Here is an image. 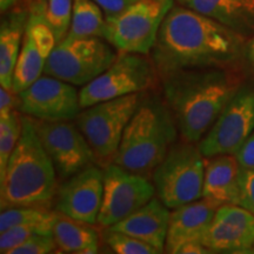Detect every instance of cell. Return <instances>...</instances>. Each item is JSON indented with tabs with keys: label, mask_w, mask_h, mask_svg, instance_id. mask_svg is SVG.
Masks as SVG:
<instances>
[{
	"label": "cell",
	"mask_w": 254,
	"mask_h": 254,
	"mask_svg": "<svg viewBox=\"0 0 254 254\" xmlns=\"http://www.w3.org/2000/svg\"><path fill=\"white\" fill-rule=\"evenodd\" d=\"M205 157L198 146L183 140L174 142L166 157L152 173L157 196L173 209L202 198Z\"/></svg>",
	"instance_id": "5"
},
{
	"label": "cell",
	"mask_w": 254,
	"mask_h": 254,
	"mask_svg": "<svg viewBox=\"0 0 254 254\" xmlns=\"http://www.w3.org/2000/svg\"><path fill=\"white\" fill-rule=\"evenodd\" d=\"M33 123L41 145L55 165L60 179H67L93 165L97 158L77 124L38 119H33Z\"/></svg>",
	"instance_id": "12"
},
{
	"label": "cell",
	"mask_w": 254,
	"mask_h": 254,
	"mask_svg": "<svg viewBox=\"0 0 254 254\" xmlns=\"http://www.w3.org/2000/svg\"><path fill=\"white\" fill-rule=\"evenodd\" d=\"M219 204L201 198L173 208L168 224L165 253L177 254L180 247L190 241H200L213 220Z\"/></svg>",
	"instance_id": "16"
},
{
	"label": "cell",
	"mask_w": 254,
	"mask_h": 254,
	"mask_svg": "<svg viewBox=\"0 0 254 254\" xmlns=\"http://www.w3.org/2000/svg\"><path fill=\"white\" fill-rule=\"evenodd\" d=\"M159 73L152 59L139 53L120 52L106 71L82 86L81 109L133 93H144L157 84Z\"/></svg>",
	"instance_id": "7"
},
{
	"label": "cell",
	"mask_w": 254,
	"mask_h": 254,
	"mask_svg": "<svg viewBox=\"0 0 254 254\" xmlns=\"http://www.w3.org/2000/svg\"><path fill=\"white\" fill-rule=\"evenodd\" d=\"M28 9L14 8L5 14L0 26V84L12 88L13 73L24 43Z\"/></svg>",
	"instance_id": "20"
},
{
	"label": "cell",
	"mask_w": 254,
	"mask_h": 254,
	"mask_svg": "<svg viewBox=\"0 0 254 254\" xmlns=\"http://www.w3.org/2000/svg\"><path fill=\"white\" fill-rule=\"evenodd\" d=\"M53 237L63 253L95 254L99 252V236L91 224L57 212Z\"/></svg>",
	"instance_id": "21"
},
{
	"label": "cell",
	"mask_w": 254,
	"mask_h": 254,
	"mask_svg": "<svg viewBox=\"0 0 254 254\" xmlns=\"http://www.w3.org/2000/svg\"><path fill=\"white\" fill-rule=\"evenodd\" d=\"M236 157L243 168H254V131L241 146Z\"/></svg>",
	"instance_id": "33"
},
{
	"label": "cell",
	"mask_w": 254,
	"mask_h": 254,
	"mask_svg": "<svg viewBox=\"0 0 254 254\" xmlns=\"http://www.w3.org/2000/svg\"><path fill=\"white\" fill-rule=\"evenodd\" d=\"M164 99L183 140L198 142L206 135L239 90L227 73L204 68L178 71L160 78Z\"/></svg>",
	"instance_id": "2"
},
{
	"label": "cell",
	"mask_w": 254,
	"mask_h": 254,
	"mask_svg": "<svg viewBox=\"0 0 254 254\" xmlns=\"http://www.w3.org/2000/svg\"><path fill=\"white\" fill-rule=\"evenodd\" d=\"M46 60L47 58L37 45L36 40L31 36L30 32L26 31L23 47L14 68L12 90L20 93L38 80L41 74H44Z\"/></svg>",
	"instance_id": "22"
},
{
	"label": "cell",
	"mask_w": 254,
	"mask_h": 254,
	"mask_svg": "<svg viewBox=\"0 0 254 254\" xmlns=\"http://www.w3.org/2000/svg\"><path fill=\"white\" fill-rule=\"evenodd\" d=\"M23 131L0 180L1 209L15 206H47L58 190L57 171L44 150L33 119L23 114Z\"/></svg>",
	"instance_id": "3"
},
{
	"label": "cell",
	"mask_w": 254,
	"mask_h": 254,
	"mask_svg": "<svg viewBox=\"0 0 254 254\" xmlns=\"http://www.w3.org/2000/svg\"><path fill=\"white\" fill-rule=\"evenodd\" d=\"M155 193L147 177L111 163L104 170V195L98 224L109 228L147 204Z\"/></svg>",
	"instance_id": "11"
},
{
	"label": "cell",
	"mask_w": 254,
	"mask_h": 254,
	"mask_svg": "<svg viewBox=\"0 0 254 254\" xmlns=\"http://www.w3.org/2000/svg\"><path fill=\"white\" fill-rule=\"evenodd\" d=\"M104 195V171L90 165L64 180L56 194V212L87 224H98Z\"/></svg>",
	"instance_id": "14"
},
{
	"label": "cell",
	"mask_w": 254,
	"mask_h": 254,
	"mask_svg": "<svg viewBox=\"0 0 254 254\" xmlns=\"http://www.w3.org/2000/svg\"><path fill=\"white\" fill-rule=\"evenodd\" d=\"M252 252H253V253H254V245H253V251H252Z\"/></svg>",
	"instance_id": "37"
},
{
	"label": "cell",
	"mask_w": 254,
	"mask_h": 254,
	"mask_svg": "<svg viewBox=\"0 0 254 254\" xmlns=\"http://www.w3.org/2000/svg\"><path fill=\"white\" fill-rule=\"evenodd\" d=\"M57 212L50 211L47 206H15L1 209L0 233L19 225L39 222L56 218Z\"/></svg>",
	"instance_id": "27"
},
{
	"label": "cell",
	"mask_w": 254,
	"mask_h": 254,
	"mask_svg": "<svg viewBox=\"0 0 254 254\" xmlns=\"http://www.w3.org/2000/svg\"><path fill=\"white\" fill-rule=\"evenodd\" d=\"M19 95L12 88L1 86L0 88V118L8 117L18 109Z\"/></svg>",
	"instance_id": "32"
},
{
	"label": "cell",
	"mask_w": 254,
	"mask_h": 254,
	"mask_svg": "<svg viewBox=\"0 0 254 254\" xmlns=\"http://www.w3.org/2000/svg\"><path fill=\"white\" fill-rule=\"evenodd\" d=\"M19 1H20V0H0V8H1V12L5 13L8 9L13 8Z\"/></svg>",
	"instance_id": "35"
},
{
	"label": "cell",
	"mask_w": 254,
	"mask_h": 254,
	"mask_svg": "<svg viewBox=\"0 0 254 254\" xmlns=\"http://www.w3.org/2000/svg\"><path fill=\"white\" fill-rule=\"evenodd\" d=\"M27 9L44 19L55 33L57 43L63 41L68 34L73 0H32Z\"/></svg>",
	"instance_id": "24"
},
{
	"label": "cell",
	"mask_w": 254,
	"mask_h": 254,
	"mask_svg": "<svg viewBox=\"0 0 254 254\" xmlns=\"http://www.w3.org/2000/svg\"><path fill=\"white\" fill-rule=\"evenodd\" d=\"M243 37L254 32V0H177Z\"/></svg>",
	"instance_id": "19"
},
{
	"label": "cell",
	"mask_w": 254,
	"mask_h": 254,
	"mask_svg": "<svg viewBox=\"0 0 254 254\" xmlns=\"http://www.w3.org/2000/svg\"><path fill=\"white\" fill-rule=\"evenodd\" d=\"M200 241L212 252H252L254 214L240 205H220Z\"/></svg>",
	"instance_id": "15"
},
{
	"label": "cell",
	"mask_w": 254,
	"mask_h": 254,
	"mask_svg": "<svg viewBox=\"0 0 254 254\" xmlns=\"http://www.w3.org/2000/svg\"><path fill=\"white\" fill-rule=\"evenodd\" d=\"M240 206L254 214V168H243L240 172Z\"/></svg>",
	"instance_id": "30"
},
{
	"label": "cell",
	"mask_w": 254,
	"mask_h": 254,
	"mask_svg": "<svg viewBox=\"0 0 254 254\" xmlns=\"http://www.w3.org/2000/svg\"><path fill=\"white\" fill-rule=\"evenodd\" d=\"M173 5V0H140L123 13L106 18L105 40L119 52L148 55Z\"/></svg>",
	"instance_id": "9"
},
{
	"label": "cell",
	"mask_w": 254,
	"mask_h": 254,
	"mask_svg": "<svg viewBox=\"0 0 254 254\" xmlns=\"http://www.w3.org/2000/svg\"><path fill=\"white\" fill-rule=\"evenodd\" d=\"M207 159L202 198L219 205H239L241 166L236 155L220 154Z\"/></svg>",
	"instance_id": "18"
},
{
	"label": "cell",
	"mask_w": 254,
	"mask_h": 254,
	"mask_svg": "<svg viewBox=\"0 0 254 254\" xmlns=\"http://www.w3.org/2000/svg\"><path fill=\"white\" fill-rule=\"evenodd\" d=\"M58 250L57 243L51 234H36L28 238L25 243L19 245L9 254H49L55 253Z\"/></svg>",
	"instance_id": "29"
},
{
	"label": "cell",
	"mask_w": 254,
	"mask_h": 254,
	"mask_svg": "<svg viewBox=\"0 0 254 254\" xmlns=\"http://www.w3.org/2000/svg\"><path fill=\"white\" fill-rule=\"evenodd\" d=\"M254 131V90L239 88L231 98L211 129L199 142L205 158L236 155Z\"/></svg>",
	"instance_id": "10"
},
{
	"label": "cell",
	"mask_w": 254,
	"mask_h": 254,
	"mask_svg": "<svg viewBox=\"0 0 254 254\" xmlns=\"http://www.w3.org/2000/svg\"><path fill=\"white\" fill-rule=\"evenodd\" d=\"M247 58H249V62L254 66V37L251 40L249 47H247Z\"/></svg>",
	"instance_id": "36"
},
{
	"label": "cell",
	"mask_w": 254,
	"mask_h": 254,
	"mask_svg": "<svg viewBox=\"0 0 254 254\" xmlns=\"http://www.w3.org/2000/svg\"><path fill=\"white\" fill-rule=\"evenodd\" d=\"M104 240L114 253L118 254H161L160 251L138 238L107 228Z\"/></svg>",
	"instance_id": "28"
},
{
	"label": "cell",
	"mask_w": 254,
	"mask_h": 254,
	"mask_svg": "<svg viewBox=\"0 0 254 254\" xmlns=\"http://www.w3.org/2000/svg\"><path fill=\"white\" fill-rule=\"evenodd\" d=\"M201 254V253H212V251L207 249L201 241H190L180 247L177 254Z\"/></svg>",
	"instance_id": "34"
},
{
	"label": "cell",
	"mask_w": 254,
	"mask_h": 254,
	"mask_svg": "<svg viewBox=\"0 0 254 254\" xmlns=\"http://www.w3.org/2000/svg\"><path fill=\"white\" fill-rule=\"evenodd\" d=\"M178 132L176 119L165 99L155 94L142 95L112 163L147 177L166 157Z\"/></svg>",
	"instance_id": "4"
},
{
	"label": "cell",
	"mask_w": 254,
	"mask_h": 254,
	"mask_svg": "<svg viewBox=\"0 0 254 254\" xmlns=\"http://www.w3.org/2000/svg\"><path fill=\"white\" fill-rule=\"evenodd\" d=\"M244 38L194 9L173 5L159 30L151 59L160 78L184 69L221 66L239 58Z\"/></svg>",
	"instance_id": "1"
},
{
	"label": "cell",
	"mask_w": 254,
	"mask_h": 254,
	"mask_svg": "<svg viewBox=\"0 0 254 254\" xmlns=\"http://www.w3.org/2000/svg\"><path fill=\"white\" fill-rule=\"evenodd\" d=\"M117 55L101 38L66 37L46 60L44 74L85 86L112 65Z\"/></svg>",
	"instance_id": "6"
},
{
	"label": "cell",
	"mask_w": 254,
	"mask_h": 254,
	"mask_svg": "<svg viewBox=\"0 0 254 254\" xmlns=\"http://www.w3.org/2000/svg\"><path fill=\"white\" fill-rule=\"evenodd\" d=\"M170 209L158 196H153L134 213L109 228L138 238L165 253L171 217Z\"/></svg>",
	"instance_id": "17"
},
{
	"label": "cell",
	"mask_w": 254,
	"mask_h": 254,
	"mask_svg": "<svg viewBox=\"0 0 254 254\" xmlns=\"http://www.w3.org/2000/svg\"><path fill=\"white\" fill-rule=\"evenodd\" d=\"M23 116L17 110L8 117L0 118V180L4 179L9 158L20 139Z\"/></svg>",
	"instance_id": "25"
},
{
	"label": "cell",
	"mask_w": 254,
	"mask_h": 254,
	"mask_svg": "<svg viewBox=\"0 0 254 254\" xmlns=\"http://www.w3.org/2000/svg\"><path fill=\"white\" fill-rule=\"evenodd\" d=\"M142 93H133L82 109L75 124L94 152L95 158L109 161L116 157L127 124L140 103Z\"/></svg>",
	"instance_id": "8"
},
{
	"label": "cell",
	"mask_w": 254,
	"mask_h": 254,
	"mask_svg": "<svg viewBox=\"0 0 254 254\" xmlns=\"http://www.w3.org/2000/svg\"><path fill=\"white\" fill-rule=\"evenodd\" d=\"M104 11L105 17H116L140 0H93Z\"/></svg>",
	"instance_id": "31"
},
{
	"label": "cell",
	"mask_w": 254,
	"mask_h": 254,
	"mask_svg": "<svg viewBox=\"0 0 254 254\" xmlns=\"http://www.w3.org/2000/svg\"><path fill=\"white\" fill-rule=\"evenodd\" d=\"M18 95L19 112L43 122H71L81 111L74 85L46 74Z\"/></svg>",
	"instance_id": "13"
},
{
	"label": "cell",
	"mask_w": 254,
	"mask_h": 254,
	"mask_svg": "<svg viewBox=\"0 0 254 254\" xmlns=\"http://www.w3.org/2000/svg\"><path fill=\"white\" fill-rule=\"evenodd\" d=\"M57 219H49L39 222H31L14 226L9 230L0 233V253L9 254L15 247L25 243L28 238L36 234H51L53 233V226Z\"/></svg>",
	"instance_id": "26"
},
{
	"label": "cell",
	"mask_w": 254,
	"mask_h": 254,
	"mask_svg": "<svg viewBox=\"0 0 254 254\" xmlns=\"http://www.w3.org/2000/svg\"><path fill=\"white\" fill-rule=\"evenodd\" d=\"M93 0H73V12L68 38H103L106 36V17Z\"/></svg>",
	"instance_id": "23"
}]
</instances>
